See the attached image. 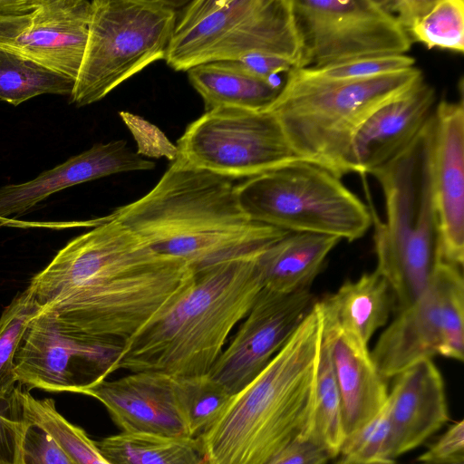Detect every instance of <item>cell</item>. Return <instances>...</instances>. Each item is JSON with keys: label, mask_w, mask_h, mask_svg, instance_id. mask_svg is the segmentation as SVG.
Returning a JSON list of instances; mask_svg holds the SVG:
<instances>
[{"label": "cell", "mask_w": 464, "mask_h": 464, "mask_svg": "<svg viewBox=\"0 0 464 464\" xmlns=\"http://www.w3.org/2000/svg\"><path fill=\"white\" fill-rule=\"evenodd\" d=\"M195 274L110 214L61 248L27 289L66 328L123 344L171 309Z\"/></svg>", "instance_id": "1"}, {"label": "cell", "mask_w": 464, "mask_h": 464, "mask_svg": "<svg viewBox=\"0 0 464 464\" xmlns=\"http://www.w3.org/2000/svg\"><path fill=\"white\" fill-rule=\"evenodd\" d=\"M111 214L152 250L187 263L195 273L260 255L290 233L251 219L233 179L178 158L148 193Z\"/></svg>", "instance_id": "2"}, {"label": "cell", "mask_w": 464, "mask_h": 464, "mask_svg": "<svg viewBox=\"0 0 464 464\" xmlns=\"http://www.w3.org/2000/svg\"><path fill=\"white\" fill-rule=\"evenodd\" d=\"M323 330L316 303L266 368L198 437L208 464H267L304 438Z\"/></svg>", "instance_id": "3"}, {"label": "cell", "mask_w": 464, "mask_h": 464, "mask_svg": "<svg viewBox=\"0 0 464 464\" xmlns=\"http://www.w3.org/2000/svg\"><path fill=\"white\" fill-rule=\"evenodd\" d=\"M264 253L196 272L193 285L171 309L123 343L117 370L173 379L208 374L230 332L264 288Z\"/></svg>", "instance_id": "4"}, {"label": "cell", "mask_w": 464, "mask_h": 464, "mask_svg": "<svg viewBox=\"0 0 464 464\" xmlns=\"http://www.w3.org/2000/svg\"><path fill=\"white\" fill-rule=\"evenodd\" d=\"M423 79L417 67L373 78L328 81L293 68L267 110L303 160L342 179L353 139L367 118Z\"/></svg>", "instance_id": "5"}, {"label": "cell", "mask_w": 464, "mask_h": 464, "mask_svg": "<svg viewBox=\"0 0 464 464\" xmlns=\"http://www.w3.org/2000/svg\"><path fill=\"white\" fill-rule=\"evenodd\" d=\"M434 112L399 154L371 174L382 190L386 219L374 224L377 267L389 282L397 312L425 288L436 262L433 191Z\"/></svg>", "instance_id": "6"}, {"label": "cell", "mask_w": 464, "mask_h": 464, "mask_svg": "<svg viewBox=\"0 0 464 464\" xmlns=\"http://www.w3.org/2000/svg\"><path fill=\"white\" fill-rule=\"evenodd\" d=\"M264 54L297 68L300 43L291 0H196L177 15L165 61L175 71Z\"/></svg>", "instance_id": "7"}, {"label": "cell", "mask_w": 464, "mask_h": 464, "mask_svg": "<svg viewBox=\"0 0 464 464\" xmlns=\"http://www.w3.org/2000/svg\"><path fill=\"white\" fill-rule=\"evenodd\" d=\"M237 194L251 219L290 233L353 241L372 224L370 209L340 178L305 160L247 179Z\"/></svg>", "instance_id": "8"}, {"label": "cell", "mask_w": 464, "mask_h": 464, "mask_svg": "<svg viewBox=\"0 0 464 464\" xmlns=\"http://www.w3.org/2000/svg\"><path fill=\"white\" fill-rule=\"evenodd\" d=\"M83 59L70 102H97L150 63L165 59L177 5L165 0H93Z\"/></svg>", "instance_id": "9"}, {"label": "cell", "mask_w": 464, "mask_h": 464, "mask_svg": "<svg viewBox=\"0 0 464 464\" xmlns=\"http://www.w3.org/2000/svg\"><path fill=\"white\" fill-rule=\"evenodd\" d=\"M372 361L385 379L440 355L463 361L464 281L461 267L436 261L420 295L380 334Z\"/></svg>", "instance_id": "10"}, {"label": "cell", "mask_w": 464, "mask_h": 464, "mask_svg": "<svg viewBox=\"0 0 464 464\" xmlns=\"http://www.w3.org/2000/svg\"><path fill=\"white\" fill-rule=\"evenodd\" d=\"M177 149V158L187 165L233 180L303 160L267 110L208 111L187 126Z\"/></svg>", "instance_id": "11"}, {"label": "cell", "mask_w": 464, "mask_h": 464, "mask_svg": "<svg viewBox=\"0 0 464 464\" xmlns=\"http://www.w3.org/2000/svg\"><path fill=\"white\" fill-rule=\"evenodd\" d=\"M300 43L296 69L406 54L411 42L381 0H291Z\"/></svg>", "instance_id": "12"}, {"label": "cell", "mask_w": 464, "mask_h": 464, "mask_svg": "<svg viewBox=\"0 0 464 464\" xmlns=\"http://www.w3.org/2000/svg\"><path fill=\"white\" fill-rule=\"evenodd\" d=\"M122 345L77 334L40 308L14 356L17 382L83 394L117 370Z\"/></svg>", "instance_id": "13"}, {"label": "cell", "mask_w": 464, "mask_h": 464, "mask_svg": "<svg viewBox=\"0 0 464 464\" xmlns=\"http://www.w3.org/2000/svg\"><path fill=\"white\" fill-rule=\"evenodd\" d=\"M317 301L310 288L289 294L263 288L208 375L229 394H237L266 368Z\"/></svg>", "instance_id": "14"}, {"label": "cell", "mask_w": 464, "mask_h": 464, "mask_svg": "<svg viewBox=\"0 0 464 464\" xmlns=\"http://www.w3.org/2000/svg\"><path fill=\"white\" fill-rule=\"evenodd\" d=\"M440 101L434 110L433 191L435 256L462 267L464 261V105Z\"/></svg>", "instance_id": "15"}, {"label": "cell", "mask_w": 464, "mask_h": 464, "mask_svg": "<svg viewBox=\"0 0 464 464\" xmlns=\"http://www.w3.org/2000/svg\"><path fill=\"white\" fill-rule=\"evenodd\" d=\"M83 394L100 401L122 432L189 436L176 397L174 379L169 376L131 372L114 381L104 380Z\"/></svg>", "instance_id": "16"}, {"label": "cell", "mask_w": 464, "mask_h": 464, "mask_svg": "<svg viewBox=\"0 0 464 464\" xmlns=\"http://www.w3.org/2000/svg\"><path fill=\"white\" fill-rule=\"evenodd\" d=\"M92 3L36 0L28 25L2 47L76 80L83 59Z\"/></svg>", "instance_id": "17"}, {"label": "cell", "mask_w": 464, "mask_h": 464, "mask_svg": "<svg viewBox=\"0 0 464 464\" xmlns=\"http://www.w3.org/2000/svg\"><path fill=\"white\" fill-rule=\"evenodd\" d=\"M155 163L132 151L124 140L97 143L36 178L0 188V222L22 217L51 195L110 175L150 170Z\"/></svg>", "instance_id": "18"}, {"label": "cell", "mask_w": 464, "mask_h": 464, "mask_svg": "<svg viewBox=\"0 0 464 464\" xmlns=\"http://www.w3.org/2000/svg\"><path fill=\"white\" fill-rule=\"evenodd\" d=\"M436 107L435 88L424 79L373 111L356 131L350 148L352 172L370 173L417 136Z\"/></svg>", "instance_id": "19"}, {"label": "cell", "mask_w": 464, "mask_h": 464, "mask_svg": "<svg viewBox=\"0 0 464 464\" xmlns=\"http://www.w3.org/2000/svg\"><path fill=\"white\" fill-rule=\"evenodd\" d=\"M387 401L393 459L419 447L449 420L444 381L432 360L397 375Z\"/></svg>", "instance_id": "20"}, {"label": "cell", "mask_w": 464, "mask_h": 464, "mask_svg": "<svg viewBox=\"0 0 464 464\" xmlns=\"http://www.w3.org/2000/svg\"><path fill=\"white\" fill-rule=\"evenodd\" d=\"M324 334L330 343L346 437L383 407L389 394L386 380L375 366L368 344L324 321Z\"/></svg>", "instance_id": "21"}, {"label": "cell", "mask_w": 464, "mask_h": 464, "mask_svg": "<svg viewBox=\"0 0 464 464\" xmlns=\"http://www.w3.org/2000/svg\"><path fill=\"white\" fill-rule=\"evenodd\" d=\"M324 321L368 344L374 333L386 325L393 294L387 279L376 269L317 302Z\"/></svg>", "instance_id": "22"}, {"label": "cell", "mask_w": 464, "mask_h": 464, "mask_svg": "<svg viewBox=\"0 0 464 464\" xmlns=\"http://www.w3.org/2000/svg\"><path fill=\"white\" fill-rule=\"evenodd\" d=\"M192 87L201 96L206 111L232 107L260 111L266 109L283 83L256 74L240 61L213 62L187 71Z\"/></svg>", "instance_id": "23"}, {"label": "cell", "mask_w": 464, "mask_h": 464, "mask_svg": "<svg viewBox=\"0 0 464 464\" xmlns=\"http://www.w3.org/2000/svg\"><path fill=\"white\" fill-rule=\"evenodd\" d=\"M340 238L312 233H289L261 256L264 288L289 294L310 288Z\"/></svg>", "instance_id": "24"}, {"label": "cell", "mask_w": 464, "mask_h": 464, "mask_svg": "<svg viewBox=\"0 0 464 464\" xmlns=\"http://www.w3.org/2000/svg\"><path fill=\"white\" fill-rule=\"evenodd\" d=\"M411 44L464 52L463 0H382Z\"/></svg>", "instance_id": "25"}, {"label": "cell", "mask_w": 464, "mask_h": 464, "mask_svg": "<svg viewBox=\"0 0 464 464\" xmlns=\"http://www.w3.org/2000/svg\"><path fill=\"white\" fill-rule=\"evenodd\" d=\"M95 443L112 464H208L198 437L121 432Z\"/></svg>", "instance_id": "26"}, {"label": "cell", "mask_w": 464, "mask_h": 464, "mask_svg": "<svg viewBox=\"0 0 464 464\" xmlns=\"http://www.w3.org/2000/svg\"><path fill=\"white\" fill-rule=\"evenodd\" d=\"M345 438L343 403L334 373L331 348L324 334L316 366L313 408L304 438L337 458Z\"/></svg>", "instance_id": "27"}, {"label": "cell", "mask_w": 464, "mask_h": 464, "mask_svg": "<svg viewBox=\"0 0 464 464\" xmlns=\"http://www.w3.org/2000/svg\"><path fill=\"white\" fill-rule=\"evenodd\" d=\"M16 419L34 424L49 433L74 464H112L80 427L69 422L55 407L53 399H36L19 384L11 398Z\"/></svg>", "instance_id": "28"}, {"label": "cell", "mask_w": 464, "mask_h": 464, "mask_svg": "<svg viewBox=\"0 0 464 464\" xmlns=\"http://www.w3.org/2000/svg\"><path fill=\"white\" fill-rule=\"evenodd\" d=\"M75 81L0 46V101L17 106L42 94L70 95Z\"/></svg>", "instance_id": "29"}, {"label": "cell", "mask_w": 464, "mask_h": 464, "mask_svg": "<svg viewBox=\"0 0 464 464\" xmlns=\"http://www.w3.org/2000/svg\"><path fill=\"white\" fill-rule=\"evenodd\" d=\"M179 406L190 437L198 438L213 425L233 395L208 374L174 379Z\"/></svg>", "instance_id": "30"}, {"label": "cell", "mask_w": 464, "mask_h": 464, "mask_svg": "<svg viewBox=\"0 0 464 464\" xmlns=\"http://www.w3.org/2000/svg\"><path fill=\"white\" fill-rule=\"evenodd\" d=\"M40 305L26 288L18 293L0 316V401H7L17 382L14 356Z\"/></svg>", "instance_id": "31"}, {"label": "cell", "mask_w": 464, "mask_h": 464, "mask_svg": "<svg viewBox=\"0 0 464 464\" xmlns=\"http://www.w3.org/2000/svg\"><path fill=\"white\" fill-rule=\"evenodd\" d=\"M339 464H377L392 457V422L388 401L357 430L346 436L338 453Z\"/></svg>", "instance_id": "32"}, {"label": "cell", "mask_w": 464, "mask_h": 464, "mask_svg": "<svg viewBox=\"0 0 464 464\" xmlns=\"http://www.w3.org/2000/svg\"><path fill=\"white\" fill-rule=\"evenodd\" d=\"M415 66L407 54L382 55L351 60L322 68L300 69L304 73L328 81H353L401 72Z\"/></svg>", "instance_id": "33"}, {"label": "cell", "mask_w": 464, "mask_h": 464, "mask_svg": "<svg viewBox=\"0 0 464 464\" xmlns=\"http://www.w3.org/2000/svg\"><path fill=\"white\" fill-rule=\"evenodd\" d=\"M24 423L21 447L22 464H74L49 433L34 424Z\"/></svg>", "instance_id": "34"}, {"label": "cell", "mask_w": 464, "mask_h": 464, "mask_svg": "<svg viewBox=\"0 0 464 464\" xmlns=\"http://www.w3.org/2000/svg\"><path fill=\"white\" fill-rule=\"evenodd\" d=\"M120 115L130 128L138 143V154L150 157L165 156L173 161L178 157L177 146L169 141L161 130L137 115L121 111Z\"/></svg>", "instance_id": "35"}, {"label": "cell", "mask_w": 464, "mask_h": 464, "mask_svg": "<svg viewBox=\"0 0 464 464\" xmlns=\"http://www.w3.org/2000/svg\"><path fill=\"white\" fill-rule=\"evenodd\" d=\"M421 464H463L464 420L450 427L418 458Z\"/></svg>", "instance_id": "36"}, {"label": "cell", "mask_w": 464, "mask_h": 464, "mask_svg": "<svg viewBox=\"0 0 464 464\" xmlns=\"http://www.w3.org/2000/svg\"><path fill=\"white\" fill-rule=\"evenodd\" d=\"M35 3L36 0H0V46L28 25Z\"/></svg>", "instance_id": "37"}, {"label": "cell", "mask_w": 464, "mask_h": 464, "mask_svg": "<svg viewBox=\"0 0 464 464\" xmlns=\"http://www.w3.org/2000/svg\"><path fill=\"white\" fill-rule=\"evenodd\" d=\"M331 457L320 446L308 439H298L267 464H328Z\"/></svg>", "instance_id": "38"}, {"label": "cell", "mask_w": 464, "mask_h": 464, "mask_svg": "<svg viewBox=\"0 0 464 464\" xmlns=\"http://www.w3.org/2000/svg\"><path fill=\"white\" fill-rule=\"evenodd\" d=\"M25 423L0 411V464H22L21 447Z\"/></svg>", "instance_id": "39"}, {"label": "cell", "mask_w": 464, "mask_h": 464, "mask_svg": "<svg viewBox=\"0 0 464 464\" xmlns=\"http://www.w3.org/2000/svg\"><path fill=\"white\" fill-rule=\"evenodd\" d=\"M240 62L258 76L269 81H277L279 73H287L295 68V65L285 59L264 54L251 55Z\"/></svg>", "instance_id": "40"}, {"label": "cell", "mask_w": 464, "mask_h": 464, "mask_svg": "<svg viewBox=\"0 0 464 464\" xmlns=\"http://www.w3.org/2000/svg\"><path fill=\"white\" fill-rule=\"evenodd\" d=\"M334 464H339V463L335 462ZM377 464H395V461H388V462L377 463Z\"/></svg>", "instance_id": "41"}]
</instances>
